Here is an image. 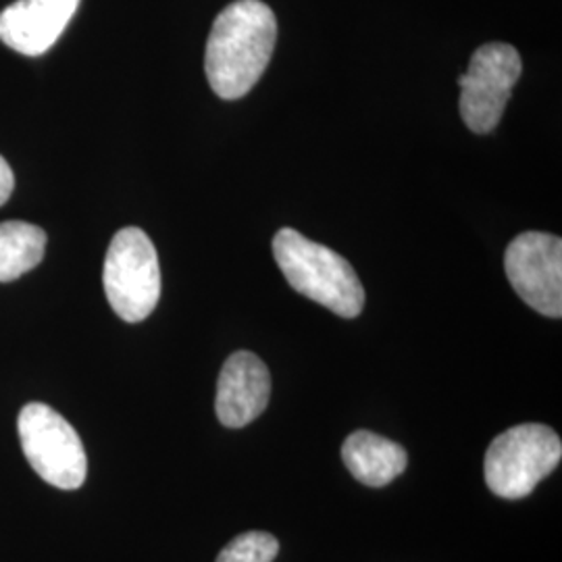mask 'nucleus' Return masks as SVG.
<instances>
[{
    "label": "nucleus",
    "mask_w": 562,
    "mask_h": 562,
    "mask_svg": "<svg viewBox=\"0 0 562 562\" xmlns=\"http://www.w3.org/2000/svg\"><path fill=\"white\" fill-rule=\"evenodd\" d=\"M562 459L559 434L548 425L525 423L490 443L483 462L487 487L506 501L529 496Z\"/></svg>",
    "instance_id": "7ed1b4c3"
},
{
    "label": "nucleus",
    "mask_w": 562,
    "mask_h": 562,
    "mask_svg": "<svg viewBox=\"0 0 562 562\" xmlns=\"http://www.w3.org/2000/svg\"><path fill=\"white\" fill-rule=\"evenodd\" d=\"M521 71V55L510 44L487 42L473 53L459 80L461 117L471 132L490 134L496 130Z\"/></svg>",
    "instance_id": "423d86ee"
},
{
    "label": "nucleus",
    "mask_w": 562,
    "mask_h": 562,
    "mask_svg": "<svg viewBox=\"0 0 562 562\" xmlns=\"http://www.w3.org/2000/svg\"><path fill=\"white\" fill-rule=\"evenodd\" d=\"M273 255L283 278L299 294L344 319L361 315L364 288L352 265L336 250L283 227L273 238Z\"/></svg>",
    "instance_id": "f03ea898"
},
{
    "label": "nucleus",
    "mask_w": 562,
    "mask_h": 562,
    "mask_svg": "<svg viewBox=\"0 0 562 562\" xmlns=\"http://www.w3.org/2000/svg\"><path fill=\"white\" fill-rule=\"evenodd\" d=\"M104 294L123 322L140 323L161 299L157 248L140 227H123L111 241L102 269Z\"/></svg>",
    "instance_id": "20e7f679"
},
{
    "label": "nucleus",
    "mask_w": 562,
    "mask_h": 562,
    "mask_svg": "<svg viewBox=\"0 0 562 562\" xmlns=\"http://www.w3.org/2000/svg\"><path fill=\"white\" fill-rule=\"evenodd\" d=\"M21 448L42 480L59 490H78L88 475V459L78 431L55 408L30 402L18 419Z\"/></svg>",
    "instance_id": "39448f33"
},
{
    "label": "nucleus",
    "mask_w": 562,
    "mask_h": 562,
    "mask_svg": "<svg viewBox=\"0 0 562 562\" xmlns=\"http://www.w3.org/2000/svg\"><path fill=\"white\" fill-rule=\"evenodd\" d=\"M341 459L355 480L382 487L406 471L408 454L401 443L373 431H355L341 446Z\"/></svg>",
    "instance_id": "9d476101"
},
{
    "label": "nucleus",
    "mask_w": 562,
    "mask_h": 562,
    "mask_svg": "<svg viewBox=\"0 0 562 562\" xmlns=\"http://www.w3.org/2000/svg\"><path fill=\"white\" fill-rule=\"evenodd\" d=\"M271 398L267 364L252 352H234L223 364L217 380L215 413L222 425L240 429L261 417Z\"/></svg>",
    "instance_id": "6e6552de"
},
{
    "label": "nucleus",
    "mask_w": 562,
    "mask_h": 562,
    "mask_svg": "<svg viewBox=\"0 0 562 562\" xmlns=\"http://www.w3.org/2000/svg\"><path fill=\"white\" fill-rule=\"evenodd\" d=\"M278 41V20L261 0L227 4L206 42L204 71L223 101L246 97L261 80Z\"/></svg>",
    "instance_id": "f257e3e1"
},
{
    "label": "nucleus",
    "mask_w": 562,
    "mask_h": 562,
    "mask_svg": "<svg viewBox=\"0 0 562 562\" xmlns=\"http://www.w3.org/2000/svg\"><path fill=\"white\" fill-rule=\"evenodd\" d=\"M13 188H15V176L9 167V162L0 157V206L11 199Z\"/></svg>",
    "instance_id": "ddd939ff"
},
{
    "label": "nucleus",
    "mask_w": 562,
    "mask_h": 562,
    "mask_svg": "<svg viewBox=\"0 0 562 562\" xmlns=\"http://www.w3.org/2000/svg\"><path fill=\"white\" fill-rule=\"evenodd\" d=\"M46 250V234L25 222L0 223V281L20 280L38 267Z\"/></svg>",
    "instance_id": "9b49d317"
},
{
    "label": "nucleus",
    "mask_w": 562,
    "mask_h": 562,
    "mask_svg": "<svg viewBox=\"0 0 562 562\" xmlns=\"http://www.w3.org/2000/svg\"><path fill=\"white\" fill-rule=\"evenodd\" d=\"M80 0H18L0 13V42L25 57H41L55 46Z\"/></svg>",
    "instance_id": "1a4fd4ad"
},
{
    "label": "nucleus",
    "mask_w": 562,
    "mask_h": 562,
    "mask_svg": "<svg viewBox=\"0 0 562 562\" xmlns=\"http://www.w3.org/2000/svg\"><path fill=\"white\" fill-rule=\"evenodd\" d=\"M504 269L510 285L533 311L562 317V240L543 232H525L508 244Z\"/></svg>",
    "instance_id": "0eeeda50"
},
{
    "label": "nucleus",
    "mask_w": 562,
    "mask_h": 562,
    "mask_svg": "<svg viewBox=\"0 0 562 562\" xmlns=\"http://www.w3.org/2000/svg\"><path fill=\"white\" fill-rule=\"evenodd\" d=\"M280 554V542L267 531H246L222 550L217 562H273Z\"/></svg>",
    "instance_id": "f8f14e48"
}]
</instances>
